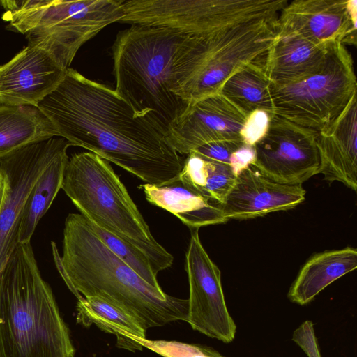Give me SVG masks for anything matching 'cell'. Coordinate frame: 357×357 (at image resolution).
<instances>
[{"label": "cell", "mask_w": 357, "mask_h": 357, "mask_svg": "<svg viewBox=\"0 0 357 357\" xmlns=\"http://www.w3.org/2000/svg\"><path fill=\"white\" fill-rule=\"evenodd\" d=\"M59 137L161 186L180 174L184 160L168 142L167 126L138 115L114 89L68 68L59 85L38 105Z\"/></svg>", "instance_id": "6da1fadb"}, {"label": "cell", "mask_w": 357, "mask_h": 357, "mask_svg": "<svg viewBox=\"0 0 357 357\" xmlns=\"http://www.w3.org/2000/svg\"><path fill=\"white\" fill-rule=\"evenodd\" d=\"M52 248L58 271L77 299L107 300L128 311L146 331L186 321L188 300L145 282L105 245L82 214L70 213L65 220L62 256L54 243Z\"/></svg>", "instance_id": "7a4b0ae2"}, {"label": "cell", "mask_w": 357, "mask_h": 357, "mask_svg": "<svg viewBox=\"0 0 357 357\" xmlns=\"http://www.w3.org/2000/svg\"><path fill=\"white\" fill-rule=\"evenodd\" d=\"M194 33L131 24L112 45L115 90L138 115H153L167 127L185 107L176 95Z\"/></svg>", "instance_id": "3957f363"}, {"label": "cell", "mask_w": 357, "mask_h": 357, "mask_svg": "<svg viewBox=\"0 0 357 357\" xmlns=\"http://www.w3.org/2000/svg\"><path fill=\"white\" fill-rule=\"evenodd\" d=\"M75 349L30 243L0 272V357H74Z\"/></svg>", "instance_id": "277c9868"}, {"label": "cell", "mask_w": 357, "mask_h": 357, "mask_svg": "<svg viewBox=\"0 0 357 357\" xmlns=\"http://www.w3.org/2000/svg\"><path fill=\"white\" fill-rule=\"evenodd\" d=\"M61 189L90 223L144 253L155 273L172 265L173 256L153 237L108 161L89 151L72 155L65 168Z\"/></svg>", "instance_id": "5b68a950"}, {"label": "cell", "mask_w": 357, "mask_h": 357, "mask_svg": "<svg viewBox=\"0 0 357 357\" xmlns=\"http://www.w3.org/2000/svg\"><path fill=\"white\" fill-rule=\"evenodd\" d=\"M121 0H4L8 27L50 52L65 68L79 49L123 16Z\"/></svg>", "instance_id": "8992f818"}, {"label": "cell", "mask_w": 357, "mask_h": 357, "mask_svg": "<svg viewBox=\"0 0 357 357\" xmlns=\"http://www.w3.org/2000/svg\"><path fill=\"white\" fill-rule=\"evenodd\" d=\"M357 94L352 56L337 43L314 72L284 84L271 83L273 114L303 127L322 130Z\"/></svg>", "instance_id": "52a82bcc"}, {"label": "cell", "mask_w": 357, "mask_h": 357, "mask_svg": "<svg viewBox=\"0 0 357 357\" xmlns=\"http://www.w3.org/2000/svg\"><path fill=\"white\" fill-rule=\"evenodd\" d=\"M70 146L65 138L53 137L0 158V170L6 183L0 212V272L18 245L20 218L31 189L48 165Z\"/></svg>", "instance_id": "ba28073f"}, {"label": "cell", "mask_w": 357, "mask_h": 357, "mask_svg": "<svg viewBox=\"0 0 357 357\" xmlns=\"http://www.w3.org/2000/svg\"><path fill=\"white\" fill-rule=\"evenodd\" d=\"M318 132L273 114L264 137L255 146L253 166L278 183L301 185L317 174Z\"/></svg>", "instance_id": "9c48e42d"}, {"label": "cell", "mask_w": 357, "mask_h": 357, "mask_svg": "<svg viewBox=\"0 0 357 357\" xmlns=\"http://www.w3.org/2000/svg\"><path fill=\"white\" fill-rule=\"evenodd\" d=\"M198 231L191 230L185 254L190 289L186 321L192 329L229 343L235 338L236 326L225 303L220 271L204 248Z\"/></svg>", "instance_id": "30bf717a"}, {"label": "cell", "mask_w": 357, "mask_h": 357, "mask_svg": "<svg viewBox=\"0 0 357 357\" xmlns=\"http://www.w3.org/2000/svg\"><path fill=\"white\" fill-rule=\"evenodd\" d=\"M247 116L219 93L185 105L167 125V138L178 153L188 155L207 143L241 139Z\"/></svg>", "instance_id": "8fae6325"}, {"label": "cell", "mask_w": 357, "mask_h": 357, "mask_svg": "<svg viewBox=\"0 0 357 357\" xmlns=\"http://www.w3.org/2000/svg\"><path fill=\"white\" fill-rule=\"evenodd\" d=\"M356 0H294L278 17V33L319 45L356 44Z\"/></svg>", "instance_id": "7c38bea8"}, {"label": "cell", "mask_w": 357, "mask_h": 357, "mask_svg": "<svg viewBox=\"0 0 357 357\" xmlns=\"http://www.w3.org/2000/svg\"><path fill=\"white\" fill-rule=\"evenodd\" d=\"M67 69L46 50L29 43L0 66V105L38 107L59 85Z\"/></svg>", "instance_id": "4fadbf2b"}, {"label": "cell", "mask_w": 357, "mask_h": 357, "mask_svg": "<svg viewBox=\"0 0 357 357\" xmlns=\"http://www.w3.org/2000/svg\"><path fill=\"white\" fill-rule=\"evenodd\" d=\"M305 193L301 185L272 181L251 165L237 176L221 208L228 220L254 218L295 208Z\"/></svg>", "instance_id": "5bb4252c"}, {"label": "cell", "mask_w": 357, "mask_h": 357, "mask_svg": "<svg viewBox=\"0 0 357 357\" xmlns=\"http://www.w3.org/2000/svg\"><path fill=\"white\" fill-rule=\"evenodd\" d=\"M356 95L317 136L320 158L317 174H324L328 183L340 181L354 192L357 190Z\"/></svg>", "instance_id": "9a60e30c"}, {"label": "cell", "mask_w": 357, "mask_h": 357, "mask_svg": "<svg viewBox=\"0 0 357 357\" xmlns=\"http://www.w3.org/2000/svg\"><path fill=\"white\" fill-rule=\"evenodd\" d=\"M146 199L179 218L191 230L229 221L221 205L182 181L178 176L161 186L143 184Z\"/></svg>", "instance_id": "2e32d148"}, {"label": "cell", "mask_w": 357, "mask_h": 357, "mask_svg": "<svg viewBox=\"0 0 357 357\" xmlns=\"http://www.w3.org/2000/svg\"><path fill=\"white\" fill-rule=\"evenodd\" d=\"M333 45H319L298 36L277 33L265 73L273 84L300 79L320 66Z\"/></svg>", "instance_id": "e0dca14e"}, {"label": "cell", "mask_w": 357, "mask_h": 357, "mask_svg": "<svg viewBox=\"0 0 357 357\" xmlns=\"http://www.w3.org/2000/svg\"><path fill=\"white\" fill-rule=\"evenodd\" d=\"M357 267V250L347 247L312 256L292 283L287 297L304 305L310 303L327 286Z\"/></svg>", "instance_id": "ac0fdd59"}, {"label": "cell", "mask_w": 357, "mask_h": 357, "mask_svg": "<svg viewBox=\"0 0 357 357\" xmlns=\"http://www.w3.org/2000/svg\"><path fill=\"white\" fill-rule=\"evenodd\" d=\"M77 322L89 328L92 324L116 336L119 347L130 350L142 349L135 342L146 338V331L128 311L98 296L77 299Z\"/></svg>", "instance_id": "d6986e66"}, {"label": "cell", "mask_w": 357, "mask_h": 357, "mask_svg": "<svg viewBox=\"0 0 357 357\" xmlns=\"http://www.w3.org/2000/svg\"><path fill=\"white\" fill-rule=\"evenodd\" d=\"M53 137L56 128L38 107L0 105V158Z\"/></svg>", "instance_id": "ffe728a7"}, {"label": "cell", "mask_w": 357, "mask_h": 357, "mask_svg": "<svg viewBox=\"0 0 357 357\" xmlns=\"http://www.w3.org/2000/svg\"><path fill=\"white\" fill-rule=\"evenodd\" d=\"M68 160L67 151H62L48 165L34 184L21 215L17 234L18 243H30L39 221L61 189Z\"/></svg>", "instance_id": "44dd1931"}, {"label": "cell", "mask_w": 357, "mask_h": 357, "mask_svg": "<svg viewBox=\"0 0 357 357\" xmlns=\"http://www.w3.org/2000/svg\"><path fill=\"white\" fill-rule=\"evenodd\" d=\"M220 93L247 115L257 109L273 114L271 82L263 68L248 66L237 71L225 82Z\"/></svg>", "instance_id": "7402d4cb"}, {"label": "cell", "mask_w": 357, "mask_h": 357, "mask_svg": "<svg viewBox=\"0 0 357 357\" xmlns=\"http://www.w3.org/2000/svg\"><path fill=\"white\" fill-rule=\"evenodd\" d=\"M237 176L227 164L190 152L183 161L178 178L222 205Z\"/></svg>", "instance_id": "603a6c76"}, {"label": "cell", "mask_w": 357, "mask_h": 357, "mask_svg": "<svg viewBox=\"0 0 357 357\" xmlns=\"http://www.w3.org/2000/svg\"><path fill=\"white\" fill-rule=\"evenodd\" d=\"M90 225L114 254L148 284L156 289H161L157 280L158 274L154 271L149 258L144 253L131 243L116 235L91 223H90Z\"/></svg>", "instance_id": "cb8c5ba5"}, {"label": "cell", "mask_w": 357, "mask_h": 357, "mask_svg": "<svg viewBox=\"0 0 357 357\" xmlns=\"http://www.w3.org/2000/svg\"><path fill=\"white\" fill-rule=\"evenodd\" d=\"M135 342L162 357H225L211 347L173 340L137 338Z\"/></svg>", "instance_id": "d4e9b609"}, {"label": "cell", "mask_w": 357, "mask_h": 357, "mask_svg": "<svg viewBox=\"0 0 357 357\" xmlns=\"http://www.w3.org/2000/svg\"><path fill=\"white\" fill-rule=\"evenodd\" d=\"M272 114L261 109L249 114L240 132L243 142L254 146L260 141L268 131Z\"/></svg>", "instance_id": "484cf974"}, {"label": "cell", "mask_w": 357, "mask_h": 357, "mask_svg": "<svg viewBox=\"0 0 357 357\" xmlns=\"http://www.w3.org/2000/svg\"><path fill=\"white\" fill-rule=\"evenodd\" d=\"M243 144L241 139L214 142L203 144L192 151L229 165L232 153Z\"/></svg>", "instance_id": "4316f807"}, {"label": "cell", "mask_w": 357, "mask_h": 357, "mask_svg": "<svg viewBox=\"0 0 357 357\" xmlns=\"http://www.w3.org/2000/svg\"><path fill=\"white\" fill-rule=\"evenodd\" d=\"M292 340L308 357H321L312 321H305L296 329Z\"/></svg>", "instance_id": "83f0119b"}, {"label": "cell", "mask_w": 357, "mask_h": 357, "mask_svg": "<svg viewBox=\"0 0 357 357\" xmlns=\"http://www.w3.org/2000/svg\"><path fill=\"white\" fill-rule=\"evenodd\" d=\"M255 158V147L244 143L232 153L229 166L238 176L243 170L253 165Z\"/></svg>", "instance_id": "f1b7e54d"}, {"label": "cell", "mask_w": 357, "mask_h": 357, "mask_svg": "<svg viewBox=\"0 0 357 357\" xmlns=\"http://www.w3.org/2000/svg\"><path fill=\"white\" fill-rule=\"evenodd\" d=\"M6 191V183L4 176L0 170V212L4 202Z\"/></svg>", "instance_id": "f546056e"}]
</instances>
